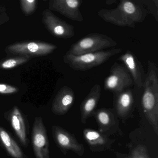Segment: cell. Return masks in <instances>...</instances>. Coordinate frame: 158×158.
Here are the masks:
<instances>
[{
  "mask_svg": "<svg viewBox=\"0 0 158 158\" xmlns=\"http://www.w3.org/2000/svg\"><path fill=\"white\" fill-rule=\"evenodd\" d=\"M148 14L141 3L130 0L120 1L114 9H102L98 15L103 21L121 27L135 28L136 24L142 23Z\"/></svg>",
  "mask_w": 158,
  "mask_h": 158,
  "instance_id": "obj_1",
  "label": "cell"
},
{
  "mask_svg": "<svg viewBox=\"0 0 158 158\" xmlns=\"http://www.w3.org/2000/svg\"><path fill=\"white\" fill-rule=\"evenodd\" d=\"M143 84L141 104L144 114L156 135H158V69L149 60Z\"/></svg>",
  "mask_w": 158,
  "mask_h": 158,
  "instance_id": "obj_2",
  "label": "cell"
},
{
  "mask_svg": "<svg viewBox=\"0 0 158 158\" xmlns=\"http://www.w3.org/2000/svg\"><path fill=\"white\" fill-rule=\"evenodd\" d=\"M121 48L110 49L97 52L74 55L66 52L63 57L64 63L76 71L85 72L101 65L110 58L121 53Z\"/></svg>",
  "mask_w": 158,
  "mask_h": 158,
  "instance_id": "obj_3",
  "label": "cell"
},
{
  "mask_svg": "<svg viewBox=\"0 0 158 158\" xmlns=\"http://www.w3.org/2000/svg\"><path fill=\"white\" fill-rule=\"evenodd\" d=\"M117 42L110 37L99 33L90 34L73 44L67 52L69 54L79 55L97 52L117 46Z\"/></svg>",
  "mask_w": 158,
  "mask_h": 158,
  "instance_id": "obj_4",
  "label": "cell"
},
{
  "mask_svg": "<svg viewBox=\"0 0 158 158\" xmlns=\"http://www.w3.org/2000/svg\"><path fill=\"white\" fill-rule=\"evenodd\" d=\"M57 47L54 44L39 41H26L14 43L6 47L5 52L9 56L29 57L46 56L53 52Z\"/></svg>",
  "mask_w": 158,
  "mask_h": 158,
  "instance_id": "obj_5",
  "label": "cell"
},
{
  "mask_svg": "<svg viewBox=\"0 0 158 158\" xmlns=\"http://www.w3.org/2000/svg\"><path fill=\"white\" fill-rule=\"evenodd\" d=\"M132 77L123 64L114 62L110 73L104 80V89L113 93H119L134 85Z\"/></svg>",
  "mask_w": 158,
  "mask_h": 158,
  "instance_id": "obj_6",
  "label": "cell"
},
{
  "mask_svg": "<svg viewBox=\"0 0 158 158\" xmlns=\"http://www.w3.org/2000/svg\"><path fill=\"white\" fill-rule=\"evenodd\" d=\"M42 20L47 30L55 37L66 39L74 36L73 26L57 17L49 9L43 11Z\"/></svg>",
  "mask_w": 158,
  "mask_h": 158,
  "instance_id": "obj_7",
  "label": "cell"
},
{
  "mask_svg": "<svg viewBox=\"0 0 158 158\" xmlns=\"http://www.w3.org/2000/svg\"><path fill=\"white\" fill-rule=\"evenodd\" d=\"M32 143L36 158H50L49 142L42 117L35 118L32 129Z\"/></svg>",
  "mask_w": 158,
  "mask_h": 158,
  "instance_id": "obj_8",
  "label": "cell"
},
{
  "mask_svg": "<svg viewBox=\"0 0 158 158\" xmlns=\"http://www.w3.org/2000/svg\"><path fill=\"white\" fill-rule=\"evenodd\" d=\"M52 133L55 143L64 155L69 151L79 156L84 155L85 151L84 145L78 142L73 135L58 126L52 127Z\"/></svg>",
  "mask_w": 158,
  "mask_h": 158,
  "instance_id": "obj_9",
  "label": "cell"
},
{
  "mask_svg": "<svg viewBox=\"0 0 158 158\" xmlns=\"http://www.w3.org/2000/svg\"><path fill=\"white\" fill-rule=\"evenodd\" d=\"M82 3V0H50L48 6L50 10L57 12L72 21L80 23L84 21L80 10Z\"/></svg>",
  "mask_w": 158,
  "mask_h": 158,
  "instance_id": "obj_10",
  "label": "cell"
},
{
  "mask_svg": "<svg viewBox=\"0 0 158 158\" xmlns=\"http://www.w3.org/2000/svg\"><path fill=\"white\" fill-rule=\"evenodd\" d=\"M117 60L123 63L137 87L141 88L143 86L146 75L143 66L137 57L132 52L127 50L120 56Z\"/></svg>",
  "mask_w": 158,
  "mask_h": 158,
  "instance_id": "obj_11",
  "label": "cell"
},
{
  "mask_svg": "<svg viewBox=\"0 0 158 158\" xmlns=\"http://www.w3.org/2000/svg\"><path fill=\"white\" fill-rule=\"evenodd\" d=\"M92 116L96 119L101 133L108 136L118 132L119 121L112 109L101 108L95 110Z\"/></svg>",
  "mask_w": 158,
  "mask_h": 158,
  "instance_id": "obj_12",
  "label": "cell"
},
{
  "mask_svg": "<svg viewBox=\"0 0 158 158\" xmlns=\"http://www.w3.org/2000/svg\"><path fill=\"white\" fill-rule=\"evenodd\" d=\"M83 136L90 151L93 152L108 150L115 142V139L109 138L99 131L89 128L84 129Z\"/></svg>",
  "mask_w": 158,
  "mask_h": 158,
  "instance_id": "obj_13",
  "label": "cell"
},
{
  "mask_svg": "<svg viewBox=\"0 0 158 158\" xmlns=\"http://www.w3.org/2000/svg\"><path fill=\"white\" fill-rule=\"evenodd\" d=\"M75 98L74 92L71 87L68 86L62 87L58 91L52 102V113L58 115L65 114L73 105Z\"/></svg>",
  "mask_w": 158,
  "mask_h": 158,
  "instance_id": "obj_14",
  "label": "cell"
},
{
  "mask_svg": "<svg viewBox=\"0 0 158 158\" xmlns=\"http://www.w3.org/2000/svg\"><path fill=\"white\" fill-rule=\"evenodd\" d=\"M101 95V87L100 85L96 84L92 87L80 105L81 121L82 123L85 124L87 119L93 115Z\"/></svg>",
  "mask_w": 158,
  "mask_h": 158,
  "instance_id": "obj_15",
  "label": "cell"
},
{
  "mask_svg": "<svg viewBox=\"0 0 158 158\" xmlns=\"http://www.w3.org/2000/svg\"><path fill=\"white\" fill-rule=\"evenodd\" d=\"M114 94V107L116 114L125 119L131 112L134 104L133 91L127 88Z\"/></svg>",
  "mask_w": 158,
  "mask_h": 158,
  "instance_id": "obj_16",
  "label": "cell"
},
{
  "mask_svg": "<svg viewBox=\"0 0 158 158\" xmlns=\"http://www.w3.org/2000/svg\"><path fill=\"white\" fill-rule=\"evenodd\" d=\"M11 123L18 138L24 147L28 145V139L23 116L18 107L15 106L10 114Z\"/></svg>",
  "mask_w": 158,
  "mask_h": 158,
  "instance_id": "obj_17",
  "label": "cell"
},
{
  "mask_svg": "<svg viewBox=\"0 0 158 158\" xmlns=\"http://www.w3.org/2000/svg\"><path fill=\"white\" fill-rule=\"evenodd\" d=\"M0 139L7 151L13 158H29L22 151L15 140L9 133L0 127Z\"/></svg>",
  "mask_w": 158,
  "mask_h": 158,
  "instance_id": "obj_18",
  "label": "cell"
},
{
  "mask_svg": "<svg viewBox=\"0 0 158 158\" xmlns=\"http://www.w3.org/2000/svg\"><path fill=\"white\" fill-rule=\"evenodd\" d=\"M31 58L22 56H15L0 61V69L8 70L15 68L27 62Z\"/></svg>",
  "mask_w": 158,
  "mask_h": 158,
  "instance_id": "obj_19",
  "label": "cell"
},
{
  "mask_svg": "<svg viewBox=\"0 0 158 158\" xmlns=\"http://www.w3.org/2000/svg\"><path fill=\"white\" fill-rule=\"evenodd\" d=\"M116 158H151L148 149L144 145H139L134 148L129 154L115 152Z\"/></svg>",
  "mask_w": 158,
  "mask_h": 158,
  "instance_id": "obj_20",
  "label": "cell"
},
{
  "mask_svg": "<svg viewBox=\"0 0 158 158\" xmlns=\"http://www.w3.org/2000/svg\"><path fill=\"white\" fill-rule=\"evenodd\" d=\"M36 0H21L20 5L23 12L26 16H29L34 13L36 9Z\"/></svg>",
  "mask_w": 158,
  "mask_h": 158,
  "instance_id": "obj_21",
  "label": "cell"
},
{
  "mask_svg": "<svg viewBox=\"0 0 158 158\" xmlns=\"http://www.w3.org/2000/svg\"><path fill=\"white\" fill-rule=\"evenodd\" d=\"M144 5L148 8V12L149 11L157 22L158 21V1L149 0L143 1Z\"/></svg>",
  "mask_w": 158,
  "mask_h": 158,
  "instance_id": "obj_22",
  "label": "cell"
},
{
  "mask_svg": "<svg viewBox=\"0 0 158 158\" xmlns=\"http://www.w3.org/2000/svg\"><path fill=\"white\" fill-rule=\"evenodd\" d=\"M16 87L5 84H0V94L4 95L15 94L18 92Z\"/></svg>",
  "mask_w": 158,
  "mask_h": 158,
  "instance_id": "obj_23",
  "label": "cell"
},
{
  "mask_svg": "<svg viewBox=\"0 0 158 158\" xmlns=\"http://www.w3.org/2000/svg\"><path fill=\"white\" fill-rule=\"evenodd\" d=\"M10 17L7 13L6 8L3 5L0 4V26L7 23Z\"/></svg>",
  "mask_w": 158,
  "mask_h": 158,
  "instance_id": "obj_24",
  "label": "cell"
},
{
  "mask_svg": "<svg viewBox=\"0 0 158 158\" xmlns=\"http://www.w3.org/2000/svg\"><path fill=\"white\" fill-rule=\"evenodd\" d=\"M117 1L116 0H108L106 2V4L108 5H112L117 3Z\"/></svg>",
  "mask_w": 158,
  "mask_h": 158,
  "instance_id": "obj_25",
  "label": "cell"
}]
</instances>
